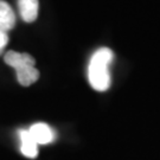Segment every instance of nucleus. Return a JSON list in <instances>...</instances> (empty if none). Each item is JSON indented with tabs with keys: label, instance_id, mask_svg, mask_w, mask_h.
<instances>
[{
	"label": "nucleus",
	"instance_id": "obj_1",
	"mask_svg": "<svg viewBox=\"0 0 160 160\" xmlns=\"http://www.w3.org/2000/svg\"><path fill=\"white\" fill-rule=\"evenodd\" d=\"M113 51L109 48H101L92 53L89 67L88 78L90 86L97 92H106L110 87V74L108 67L113 61Z\"/></svg>",
	"mask_w": 160,
	"mask_h": 160
},
{
	"label": "nucleus",
	"instance_id": "obj_2",
	"mask_svg": "<svg viewBox=\"0 0 160 160\" xmlns=\"http://www.w3.org/2000/svg\"><path fill=\"white\" fill-rule=\"evenodd\" d=\"M4 59H5V63L16 69V71L26 67H34L36 64L34 58L26 52L7 51L4 56Z\"/></svg>",
	"mask_w": 160,
	"mask_h": 160
},
{
	"label": "nucleus",
	"instance_id": "obj_3",
	"mask_svg": "<svg viewBox=\"0 0 160 160\" xmlns=\"http://www.w3.org/2000/svg\"><path fill=\"white\" fill-rule=\"evenodd\" d=\"M18 8L20 17L25 23H32L38 17L39 1L38 0H18Z\"/></svg>",
	"mask_w": 160,
	"mask_h": 160
},
{
	"label": "nucleus",
	"instance_id": "obj_4",
	"mask_svg": "<svg viewBox=\"0 0 160 160\" xmlns=\"http://www.w3.org/2000/svg\"><path fill=\"white\" fill-rule=\"evenodd\" d=\"M29 131L37 145L38 143L46 145L53 140V132L46 123H43V122L34 123L33 126H31Z\"/></svg>",
	"mask_w": 160,
	"mask_h": 160
},
{
	"label": "nucleus",
	"instance_id": "obj_5",
	"mask_svg": "<svg viewBox=\"0 0 160 160\" xmlns=\"http://www.w3.org/2000/svg\"><path fill=\"white\" fill-rule=\"evenodd\" d=\"M16 26V16L8 2L0 0V29L10 31Z\"/></svg>",
	"mask_w": 160,
	"mask_h": 160
},
{
	"label": "nucleus",
	"instance_id": "obj_6",
	"mask_svg": "<svg viewBox=\"0 0 160 160\" xmlns=\"http://www.w3.org/2000/svg\"><path fill=\"white\" fill-rule=\"evenodd\" d=\"M19 135H20V141H22V147H20L22 153L28 158H36L38 154L37 142L33 140L30 131H20Z\"/></svg>",
	"mask_w": 160,
	"mask_h": 160
},
{
	"label": "nucleus",
	"instance_id": "obj_7",
	"mask_svg": "<svg viewBox=\"0 0 160 160\" xmlns=\"http://www.w3.org/2000/svg\"><path fill=\"white\" fill-rule=\"evenodd\" d=\"M39 78V71L36 67H26V68L17 70V80L24 87L33 84Z\"/></svg>",
	"mask_w": 160,
	"mask_h": 160
},
{
	"label": "nucleus",
	"instance_id": "obj_8",
	"mask_svg": "<svg viewBox=\"0 0 160 160\" xmlns=\"http://www.w3.org/2000/svg\"><path fill=\"white\" fill-rule=\"evenodd\" d=\"M7 43H8V34L6 31L0 29V55L4 52Z\"/></svg>",
	"mask_w": 160,
	"mask_h": 160
}]
</instances>
